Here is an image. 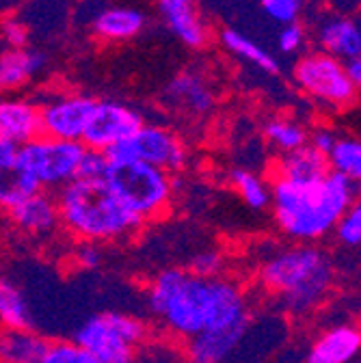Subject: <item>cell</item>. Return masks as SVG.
I'll list each match as a JSON object with an SVG mask.
<instances>
[{"instance_id": "cell-35", "label": "cell", "mask_w": 361, "mask_h": 363, "mask_svg": "<svg viewBox=\"0 0 361 363\" xmlns=\"http://www.w3.org/2000/svg\"><path fill=\"white\" fill-rule=\"evenodd\" d=\"M3 35L5 41L9 45V50H22L26 48V41H28V30L22 22L18 20H7L3 26Z\"/></svg>"}, {"instance_id": "cell-38", "label": "cell", "mask_w": 361, "mask_h": 363, "mask_svg": "<svg viewBox=\"0 0 361 363\" xmlns=\"http://www.w3.org/2000/svg\"><path fill=\"white\" fill-rule=\"evenodd\" d=\"M338 141H340V139H338V136H335L331 130H316V132L311 134L309 145H311V147H316L321 154L329 156V154L333 152V147H335V143H338Z\"/></svg>"}, {"instance_id": "cell-29", "label": "cell", "mask_w": 361, "mask_h": 363, "mask_svg": "<svg viewBox=\"0 0 361 363\" xmlns=\"http://www.w3.org/2000/svg\"><path fill=\"white\" fill-rule=\"evenodd\" d=\"M41 363H96V359L89 354L76 340L67 342H52L46 357L41 359Z\"/></svg>"}, {"instance_id": "cell-34", "label": "cell", "mask_w": 361, "mask_h": 363, "mask_svg": "<svg viewBox=\"0 0 361 363\" xmlns=\"http://www.w3.org/2000/svg\"><path fill=\"white\" fill-rule=\"evenodd\" d=\"M74 262L82 270H96L102 264V251L98 242H78L74 251Z\"/></svg>"}, {"instance_id": "cell-17", "label": "cell", "mask_w": 361, "mask_h": 363, "mask_svg": "<svg viewBox=\"0 0 361 363\" xmlns=\"http://www.w3.org/2000/svg\"><path fill=\"white\" fill-rule=\"evenodd\" d=\"M331 173L329 156L321 154L311 145H303L294 152L282 154L277 162V177L296 182H316Z\"/></svg>"}, {"instance_id": "cell-22", "label": "cell", "mask_w": 361, "mask_h": 363, "mask_svg": "<svg viewBox=\"0 0 361 363\" xmlns=\"http://www.w3.org/2000/svg\"><path fill=\"white\" fill-rule=\"evenodd\" d=\"M145 26V16L137 9L115 7L100 11L94 18V30L98 37L109 41H123L137 37Z\"/></svg>"}, {"instance_id": "cell-39", "label": "cell", "mask_w": 361, "mask_h": 363, "mask_svg": "<svg viewBox=\"0 0 361 363\" xmlns=\"http://www.w3.org/2000/svg\"><path fill=\"white\" fill-rule=\"evenodd\" d=\"M346 67H348V74H350L352 82L357 84V89H361V55L355 57V59H350L346 63Z\"/></svg>"}, {"instance_id": "cell-10", "label": "cell", "mask_w": 361, "mask_h": 363, "mask_svg": "<svg viewBox=\"0 0 361 363\" xmlns=\"http://www.w3.org/2000/svg\"><path fill=\"white\" fill-rule=\"evenodd\" d=\"M141 128L143 119L137 111H132L119 102H98L96 113L82 136V143L89 150L109 152L111 147L128 141Z\"/></svg>"}, {"instance_id": "cell-7", "label": "cell", "mask_w": 361, "mask_h": 363, "mask_svg": "<svg viewBox=\"0 0 361 363\" xmlns=\"http://www.w3.org/2000/svg\"><path fill=\"white\" fill-rule=\"evenodd\" d=\"M87 145L80 141H63L39 136L20 147L16 171L33 175L43 189H63L80 177V164Z\"/></svg>"}, {"instance_id": "cell-41", "label": "cell", "mask_w": 361, "mask_h": 363, "mask_svg": "<svg viewBox=\"0 0 361 363\" xmlns=\"http://www.w3.org/2000/svg\"><path fill=\"white\" fill-rule=\"evenodd\" d=\"M191 363H195V361H191Z\"/></svg>"}, {"instance_id": "cell-23", "label": "cell", "mask_w": 361, "mask_h": 363, "mask_svg": "<svg viewBox=\"0 0 361 363\" xmlns=\"http://www.w3.org/2000/svg\"><path fill=\"white\" fill-rule=\"evenodd\" d=\"M0 320L7 329H33V313L24 292L11 281H0Z\"/></svg>"}, {"instance_id": "cell-28", "label": "cell", "mask_w": 361, "mask_h": 363, "mask_svg": "<svg viewBox=\"0 0 361 363\" xmlns=\"http://www.w3.org/2000/svg\"><path fill=\"white\" fill-rule=\"evenodd\" d=\"M41 184L28 173H20V171H11L5 175L3 186H0V203H3L5 210L16 208L18 203H22L24 199L41 193Z\"/></svg>"}, {"instance_id": "cell-36", "label": "cell", "mask_w": 361, "mask_h": 363, "mask_svg": "<svg viewBox=\"0 0 361 363\" xmlns=\"http://www.w3.org/2000/svg\"><path fill=\"white\" fill-rule=\"evenodd\" d=\"M303 28L294 22V24H286L284 28H282V33H279V39H277V43H279V50L282 52H288V55H292V52H296L301 45H303Z\"/></svg>"}, {"instance_id": "cell-24", "label": "cell", "mask_w": 361, "mask_h": 363, "mask_svg": "<svg viewBox=\"0 0 361 363\" xmlns=\"http://www.w3.org/2000/svg\"><path fill=\"white\" fill-rule=\"evenodd\" d=\"M230 179H232L236 193L240 195V199L251 210L262 212L268 206H273V189H270L257 173L238 167V169H232L230 171Z\"/></svg>"}, {"instance_id": "cell-33", "label": "cell", "mask_w": 361, "mask_h": 363, "mask_svg": "<svg viewBox=\"0 0 361 363\" xmlns=\"http://www.w3.org/2000/svg\"><path fill=\"white\" fill-rule=\"evenodd\" d=\"M109 167H111V158L106 156V152L87 147V154L80 164V177H106Z\"/></svg>"}, {"instance_id": "cell-27", "label": "cell", "mask_w": 361, "mask_h": 363, "mask_svg": "<svg viewBox=\"0 0 361 363\" xmlns=\"http://www.w3.org/2000/svg\"><path fill=\"white\" fill-rule=\"evenodd\" d=\"M264 134H266L268 143H273L277 150H282V154L294 152V150L307 145V132L303 130L301 123H296L292 119L268 121L264 128Z\"/></svg>"}, {"instance_id": "cell-9", "label": "cell", "mask_w": 361, "mask_h": 363, "mask_svg": "<svg viewBox=\"0 0 361 363\" xmlns=\"http://www.w3.org/2000/svg\"><path fill=\"white\" fill-rule=\"evenodd\" d=\"M111 160H143L167 173L182 171L187 164V147L177 136L160 125H143L128 141L106 152Z\"/></svg>"}, {"instance_id": "cell-19", "label": "cell", "mask_w": 361, "mask_h": 363, "mask_svg": "<svg viewBox=\"0 0 361 363\" xmlns=\"http://www.w3.org/2000/svg\"><path fill=\"white\" fill-rule=\"evenodd\" d=\"M52 342L35 329H7L0 340L3 363H41Z\"/></svg>"}, {"instance_id": "cell-25", "label": "cell", "mask_w": 361, "mask_h": 363, "mask_svg": "<svg viewBox=\"0 0 361 363\" xmlns=\"http://www.w3.org/2000/svg\"><path fill=\"white\" fill-rule=\"evenodd\" d=\"M221 39L225 43V48H228L230 52H234L236 57H240L243 61L260 67L266 74H279L277 59L270 55V52H266L262 45H257L255 41L247 39L245 35H240L236 30H223Z\"/></svg>"}, {"instance_id": "cell-4", "label": "cell", "mask_w": 361, "mask_h": 363, "mask_svg": "<svg viewBox=\"0 0 361 363\" xmlns=\"http://www.w3.org/2000/svg\"><path fill=\"white\" fill-rule=\"evenodd\" d=\"M333 281L329 255L313 245H294L270 255L260 268V284L275 294L290 315H303L318 307Z\"/></svg>"}, {"instance_id": "cell-11", "label": "cell", "mask_w": 361, "mask_h": 363, "mask_svg": "<svg viewBox=\"0 0 361 363\" xmlns=\"http://www.w3.org/2000/svg\"><path fill=\"white\" fill-rule=\"evenodd\" d=\"M98 100L87 96H63L41 106L43 136L63 141H80L96 113Z\"/></svg>"}, {"instance_id": "cell-14", "label": "cell", "mask_w": 361, "mask_h": 363, "mask_svg": "<svg viewBox=\"0 0 361 363\" xmlns=\"http://www.w3.org/2000/svg\"><path fill=\"white\" fill-rule=\"evenodd\" d=\"M7 214L18 232L26 236H37V238L52 234L59 225H63L59 199L43 191L24 199L16 208L7 210Z\"/></svg>"}, {"instance_id": "cell-13", "label": "cell", "mask_w": 361, "mask_h": 363, "mask_svg": "<svg viewBox=\"0 0 361 363\" xmlns=\"http://www.w3.org/2000/svg\"><path fill=\"white\" fill-rule=\"evenodd\" d=\"M361 357V327L342 323L316 337L303 363H352Z\"/></svg>"}, {"instance_id": "cell-8", "label": "cell", "mask_w": 361, "mask_h": 363, "mask_svg": "<svg viewBox=\"0 0 361 363\" xmlns=\"http://www.w3.org/2000/svg\"><path fill=\"white\" fill-rule=\"evenodd\" d=\"M294 78L311 98L331 106H348L357 98V84L352 82L348 67L327 52L303 57L294 67Z\"/></svg>"}, {"instance_id": "cell-31", "label": "cell", "mask_w": 361, "mask_h": 363, "mask_svg": "<svg viewBox=\"0 0 361 363\" xmlns=\"http://www.w3.org/2000/svg\"><path fill=\"white\" fill-rule=\"evenodd\" d=\"M223 266H225L223 255L218 251H214V249H206V251L193 255V259L189 264V270L195 272V275H199V277L216 279V277H221Z\"/></svg>"}, {"instance_id": "cell-15", "label": "cell", "mask_w": 361, "mask_h": 363, "mask_svg": "<svg viewBox=\"0 0 361 363\" xmlns=\"http://www.w3.org/2000/svg\"><path fill=\"white\" fill-rule=\"evenodd\" d=\"M43 136L41 106L28 100H3L0 104V139L26 145Z\"/></svg>"}, {"instance_id": "cell-21", "label": "cell", "mask_w": 361, "mask_h": 363, "mask_svg": "<svg viewBox=\"0 0 361 363\" xmlns=\"http://www.w3.org/2000/svg\"><path fill=\"white\" fill-rule=\"evenodd\" d=\"M48 65V57L39 50H7L0 57V84L3 89H18L28 78L41 74Z\"/></svg>"}, {"instance_id": "cell-37", "label": "cell", "mask_w": 361, "mask_h": 363, "mask_svg": "<svg viewBox=\"0 0 361 363\" xmlns=\"http://www.w3.org/2000/svg\"><path fill=\"white\" fill-rule=\"evenodd\" d=\"M20 147L18 143L9 141V139H0V169L3 173H11L16 171V164H18V156H20Z\"/></svg>"}, {"instance_id": "cell-40", "label": "cell", "mask_w": 361, "mask_h": 363, "mask_svg": "<svg viewBox=\"0 0 361 363\" xmlns=\"http://www.w3.org/2000/svg\"><path fill=\"white\" fill-rule=\"evenodd\" d=\"M352 363H361V357H357V359H355Z\"/></svg>"}, {"instance_id": "cell-3", "label": "cell", "mask_w": 361, "mask_h": 363, "mask_svg": "<svg viewBox=\"0 0 361 363\" xmlns=\"http://www.w3.org/2000/svg\"><path fill=\"white\" fill-rule=\"evenodd\" d=\"M57 199L63 227L80 242H117L145 223L119 199L106 177H76Z\"/></svg>"}, {"instance_id": "cell-26", "label": "cell", "mask_w": 361, "mask_h": 363, "mask_svg": "<svg viewBox=\"0 0 361 363\" xmlns=\"http://www.w3.org/2000/svg\"><path fill=\"white\" fill-rule=\"evenodd\" d=\"M331 171L348 177L359 186L361 184V141L359 139H340L329 154Z\"/></svg>"}, {"instance_id": "cell-20", "label": "cell", "mask_w": 361, "mask_h": 363, "mask_svg": "<svg viewBox=\"0 0 361 363\" xmlns=\"http://www.w3.org/2000/svg\"><path fill=\"white\" fill-rule=\"evenodd\" d=\"M167 98L173 102V106H179L182 111H189L193 115H204L214 104L212 89L206 84V80L197 74H179L171 80L167 86Z\"/></svg>"}, {"instance_id": "cell-6", "label": "cell", "mask_w": 361, "mask_h": 363, "mask_svg": "<svg viewBox=\"0 0 361 363\" xmlns=\"http://www.w3.org/2000/svg\"><path fill=\"white\" fill-rule=\"evenodd\" d=\"M148 327L141 318L123 311H100L76 329L74 340L96 363H132Z\"/></svg>"}, {"instance_id": "cell-30", "label": "cell", "mask_w": 361, "mask_h": 363, "mask_svg": "<svg viewBox=\"0 0 361 363\" xmlns=\"http://www.w3.org/2000/svg\"><path fill=\"white\" fill-rule=\"evenodd\" d=\"M335 236L344 247H361V197H357L342 216Z\"/></svg>"}, {"instance_id": "cell-18", "label": "cell", "mask_w": 361, "mask_h": 363, "mask_svg": "<svg viewBox=\"0 0 361 363\" xmlns=\"http://www.w3.org/2000/svg\"><path fill=\"white\" fill-rule=\"evenodd\" d=\"M318 41L327 55L350 61L361 55V26L348 18H331L321 26Z\"/></svg>"}, {"instance_id": "cell-16", "label": "cell", "mask_w": 361, "mask_h": 363, "mask_svg": "<svg viewBox=\"0 0 361 363\" xmlns=\"http://www.w3.org/2000/svg\"><path fill=\"white\" fill-rule=\"evenodd\" d=\"M162 18L173 35L191 48H201L208 41V28L197 11L195 0H158Z\"/></svg>"}, {"instance_id": "cell-1", "label": "cell", "mask_w": 361, "mask_h": 363, "mask_svg": "<svg viewBox=\"0 0 361 363\" xmlns=\"http://www.w3.org/2000/svg\"><path fill=\"white\" fill-rule=\"evenodd\" d=\"M145 298L156 320L182 340H193L214 325L249 315L247 296L234 281L199 277L189 268L160 270Z\"/></svg>"}, {"instance_id": "cell-5", "label": "cell", "mask_w": 361, "mask_h": 363, "mask_svg": "<svg viewBox=\"0 0 361 363\" xmlns=\"http://www.w3.org/2000/svg\"><path fill=\"white\" fill-rule=\"evenodd\" d=\"M106 182L119 199L143 220L169 210L173 179L167 171L143 160H111Z\"/></svg>"}, {"instance_id": "cell-2", "label": "cell", "mask_w": 361, "mask_h": 363, "mask_svg": "<svg viewBox=\"0 0 361 363\" xmlns=\"http://www.w3.org/2000/svg\"><path fill=\"white\" fill-rule=\"evenodd\" d=\"M270 189L277 227L299 242H313L335 232L359 191L355 182L335 171L316 182L277 177Z\"/></svg>"}, {"instance_id": "cell-32", "label": "cell", "mask_w": 361, "mask_h": 363, "mask_svg": "<svg viewBox=\"0 0 361 363\" xmlns=\"http://www.w3.org/2000/svg\"><path fill=\"white\" fill-rule=\"evenodd\" d=\"M262 7L275 22H282L286 26L296 22L303 0H262Z\"/></svg>"}, {"instance_id": "cell-12", "label": "cell", "mask_w": 361, "mask_h": 363, "mask_svg": "<svg viewBox=\"0 0 361 363\" xmlns=\"http://www.w3.org/2000/svg\"><path fill=\"white\" fill-rule=\"evenodd\" d=\"M251 327V315L214 325L187 344V354L195 363H228L240 350Z\"/></svg>"}]
</instances>
